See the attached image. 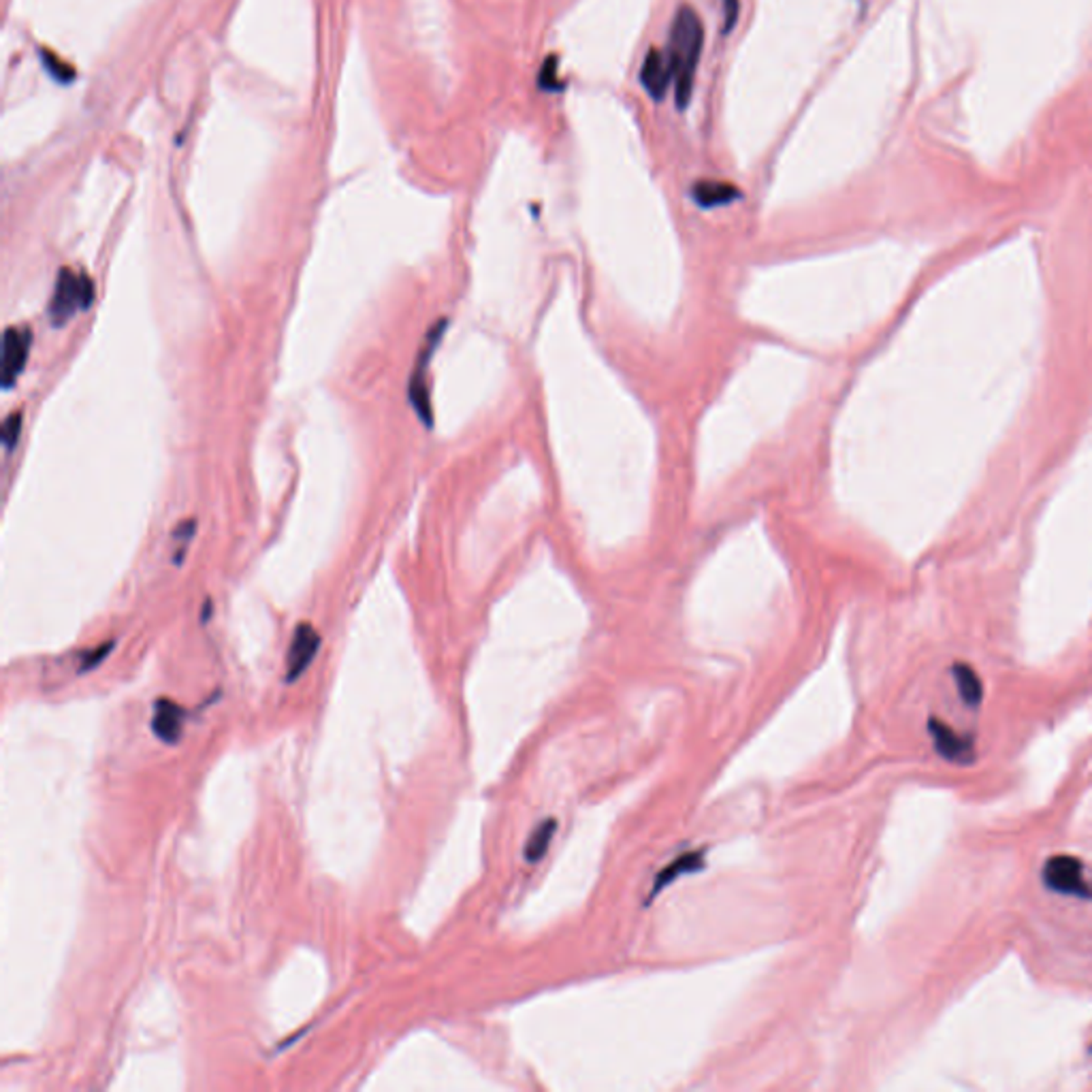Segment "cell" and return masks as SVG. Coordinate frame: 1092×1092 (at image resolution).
I'll return each mask as SVG.
<instances>
[{
  "label": "cell",
  "mask_w": 1092,
  "mask_h": 1092,
  "mask_svg": "<svg viewBox=\"0 0 1092 1092\" xmlns=\"http://www.w3.org/2000/svg\"><path fill=\"white\" fill-rule=\"evenodd\" d=\"M702 43H704V28H702L698 14L692 7H681L672 22L668 50H666L672 83H675L676 105L681 110H685L692 99Z\"/></svg>",
  "instance_id": "6da1fadb"
},
{
  "label": "cell",
  "mask_w": 1092,
  "mask_h": 1092,
  "mask_svg": "<svg viewBox=\"0 0 1092 1092\" xmlns=\"http://www.w3.org/2000/svg\"><path fill=\"white\" fill-rule=\"evenodd\" d=\"M94 299V284L86 273H75L62 269L58 273L56 286L50 302V321L56 327L67 325L80 310H88Z\"/></svg>",
  "instance_id": "7a4b0ae2"
},
{
  "label": "cell",
  "mask_w": 1092,
  "mask_h": 1092,
  "mask_svg": "<svg viewBox=\"0 0 1092 1092\" xmlns=\"http://www.w3.org/2000/svg\"><path fill=\"white\" fill-rule=\"evenodd\" d=\"M1041 877L1048 890L1067 894V896L1092 898V887L1086 881L1084 864L1076 856L1058 854L1049 857L1043 867Z\"/></svg>",
  "instance_id": "3957f363"
},
{
  "label": "cell",
  "mask_w": 1092,
  "mask_h": 1092,
  "mask_svg": "<svg viewBox=\"0 0 1092 1092\" xmlns=\"http://www.w3.org/2000/svg\"><path fill=\"white\" fill-rule=\"evenodd\" d=\"M444 327H446V322L440 321L427 333L423 352L418 355L417 369H414V374L410 376V387H407V395H410L412 407L417 410V414L421 417V421L425 425H431V401H429V391H427V380H425V371H427L429 359H431V355H434L437 341H440V338H442Z\"/></svg>",
  "instance_id": "277c9868"
},
{
  "label": "cell",
  "mask_w": 1092,
  "mask_h": 1092,
  "mask_svg": "<svg viewBox=\"0 0 1092 1092\" xmlns=\"http://www.w3.org/2000/svg\"><path fill=\"white\" fill-rule=\"evenodd\" d=\"M33 333L26 327H9L3 338V384L5 388L14 387V382L22 376L26 368Z\"/></svg>",
  "instance_id": "5b68a950"
},
{
  "label": "cell",
  "mask_w": 1092,
  "mask_h": 1092,
  "mask_svg": "<svg viewBox=\"0 0 1092 1092\" xmlns=\"http://www.w3.org/2000/svg\"><path fill=\"white\" fill-rule=\"evenodd\" d=\"M318 649H321V634L316 632V627L311 626V623H302V626H297L295 634H292L291 647H288V657H286V681L288 683L297 681L299 676H302L303 672L310 668V664L314 662Z\"/></svg>",
  "instance_id": "8992f818"
},
{
  "label": "cell",
  "mask_w": 1092,
  "mask_h": 1092,
  "mask_svg": "<svg viewBox=\"0 0 1092 1092\" xmlns=\"http://www.w3.org/2000/svg\"><path fill=\"white\" fill-rule=\"evenodd\" d=\"M928 728L930 734H933L937 753L944 755L945 760L958 762V764H969V762L973 760V741H971V738L956 734L950 725L937 722V719H930Z\"/></svg>",
  "instance_id": "52a82bcc"
},
{
  "label": "cell",
  "mask_w": 1092,
  "mask_h": 1092,
  "mask_svg": "<svg viewBox=\"0 0 1092 1092\" xmlns=\"http://www.w3.org/2000/svg\"><path fill=\"white\" fill-rule=\"evenodd\" d=\"M184 722H186V713L182 706L176 704V702L169 698H160L158 702H156L152 730H154V734L160 738V741L177 742L179 736H182V732H184Z\"/></svg>",
  "instance_id": "ba28073f"
},
{
  "label": "cell",
  "mask_w": 1092,
  "mask_h": 1092,
  "mask_svg": "<svg viewBox=\"0 0 1092 1092\" xmlns=\"http://www.w3.org/2000/svg\"><path fill=\"white\" fill-rule=\"evenodd\" d=\"M640 80L642 86L647 88V92H649L653 99H664L666 90L670 88L672 83V75H670V67H668V60H666V53L651 50L647 53L645 64H642L640 71Z\"/></svg>",
  "instance_id": "9c48e42d"
},
{
  "label": "cell",
  "mask_w": 1092,
  "mask_h": 1092,
  "mask_svg": "<svg viewBox=\"0 0 1092 1092\" xmlns=\"http://www.w3.org/2000/svg\"><path fill=\"white\" fill-rule=\"evenodd\" d=\"M704 864H706L704 862V851H702V849H698V851H687V854H683V856L676 857V860H672L668 864V867H664L662 871H659L656 881H653L651 896L647 898V903H649L653 896H657V894L662 892L664 887H668L672 884V881L679 879L681 875L700 873L702 868H704Z\"/></svg>",
  "instance_id": "30bf717a"
},
{
  "label": "cell",
  "mask_w": 1092,
  "mask_h": 1092,
  "mask_svg": "<svg viewBox=\"0 0 1092 1092\" xmlns=\"http://www.w3.org/2000/svg\"><path fill=\"white\" fill-rule=\"evenodd\" d=\"M738 190L732 184H723V182H700L695 184L694 188V199L700 203L702 207H715V206H723V203H730L732 199H736Z\"/></svg>",
  "instance_id": "8fae6325"
},
{
  "label": "cell",
  "mask_w": 1092,
  "mask_h": 1092,
  "mask_svg": "<svg viewBox=\"0 0 1092 1092\" xmlns=\"http://www.w3.org/2000/svg\"><path fill=\"white\" fill-rule=\"evenodd\" d=\"M953 676H956V687L960 698L967 706H977L982 702L983 695V687L980 676H977V672L973 668H969L967 664H958L953 666Z\"/></svg>",
  "instance_id": "7c38bea8"
},
{
  "label": "cell",
  "mask_w": 1092,
  "mask_h": 1092,
  "mask_svg": "<svg viewBox=\"0 0 1092 1092\" xmlns=\"http://www.w3.org/2000/svg\"><path fill=\"white\" fill-rule=\"evenodd\" d=\"M555 830H557V819H553V818H546L542 824H538V828L530 834V838H527V843H525V860L527 862L542 860L551 841H553Z\"/></svg>",
  "instance_id": "4fadbf2b"
},
{
  "label": "cell",
  "mask_w": 1092,
  "mask_h": 1092,
  "mask_svg": "<svg viewBox=\"0 0 1092 1092\" xmlns=\"http://www.w3.org/2000/svg\"><path fill=\"white\" fill-rule=\"evenodd\" d=\"M20 431H22V412L9 414V417L5 418L3 429H0V436H3L5 451H7V453L14 451L17 440H20Z\"/></svg>",
  "instance_id": "5bb4252c"
},
{
  "label": "cell",
  "mask_w": 1092,
  "mask_h": 1092,
  "mask_svg": "<svg viewBox=\"0 0 1092 1092\" xmlns=\"http://www.w3.org/2000/svg\"><path fill=\"white\" fill-rule=\"evenodd\" d=\"M195 530H196L195 519H186L184 523H179L176 527V532H173V540H176V542H177L176 553H173V555H176V563H182L184 555H186V549H188L190 540H192V536H195Z\"/></svg>",
  "instance_id": "9a60e30c"
},
{
  "label": "cell",
  "mask_w": 1092,
  "mask_h": 1092,
  "mask_svg": "<svg viewBox=\"0 0 1092 1092\" xmlns=\"http://www.w3.org/2000/svg\"><path fill=\"white\" fill-rule=\"evenodd\" d=\"M111 647H113V642H107V645H105V647H99V649H96V651H94V653H92V656H88V657H86V659H83V664H81V670H90V668H94V666H96V664H99V662H101V659H105V656H107V653H110V651H111Z\"/></svg>",
  "instance_id": "2e32d148"
},
{
  "label": "cell",
  "mask_w": 1092,
  "mask_h": 1092,
  "mask_svg": "<svg viewBox=\"0 0 1092 1092\" xmlns=\"http://www.w3.org/2000/svg\"><path fill=\"white\" fill-rule=\"evenodd\" d=\"M725 7H728V11H725V17H728V26H725V30H730L732 24H734V20H736L738 3L736 0H725Z\"/></svg>",
  "instance_id": "e0dca14e"
}]
</instances>
